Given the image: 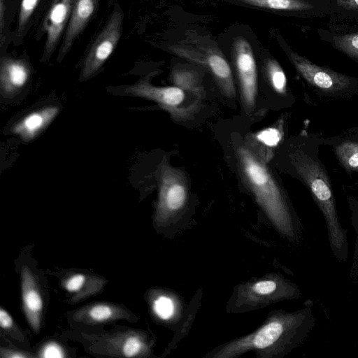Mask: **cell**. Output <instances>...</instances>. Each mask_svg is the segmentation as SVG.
I'll list each match as a JSON object with an SVG mask.
<instances>
[{"label":"cell","mask_w":358,"mask_h":358,"mask_svg":"<svg viewBox=\"0 0 358 358\" xmlns=\"http://www.w3.org/2000/svg\"><path fill=\"white\" fill-rule=\"evenodd\" d=\"M31 73L29 63L24 59L2 57L0 61V90L6 98L15 96L27 83Z\"/></svg>","instance_id":"obj_12"},{"label":"cell","mask_w":358,"mask_h":358,"mask_svg":"<svg viewBox=\"0 0 358 358\" xmlns=\"http://www.w3.org/2000/svg\"><path fill=\"white\" fill-rule=\"evenodd\" d=\"M171 80L175 86L201 99H203V92L199 76L193 71L185 68H176L171 72Z\"/></svg>","instance_id":"obj_17"},{"label":"cell","mask_w":358,"mask_h":358,"mask_svg":"<svg viewBox=\"0 0 358 358\" xmlns=\"http://www.w3.org/2000/svg\"><path fill=\"white\" fill-rule=\"evenodd\" d=\"M175 50L181 57L208 69L225 96H236L231 68L221 52L215 48H208L205 52L189 48H176Z\"/></svg>","instance_id":"obj_8"},{"label":"cell","mask_w":358,"mask_h":358,"mask_svg":"<svg viewBox=\"0 0 358 358\" xmlns=\"http://www.w3.org/2000/svg\"><path fill=\"white\" fill-rule=\"evenodd\" d=\"M233 55L243 108L247 113H250L256 106L257 72L252 49L245 38L234 40Z\"/></svg>","instance_id":"obj_7"},{"label":"cell","mask_w":358,"mask_h":358,"mask_svg":"<svg viewBox=\"0 0 358 358\" xmlns=\"http://www.w3.org/2000/svg\"><path fill=\"white\" fill-rule=\"evenodd\" d=\"M5 2L4 0H0V43L2 45L3 43V29L5 26Z\"/></svg>","instance_id":"obj_30"},{"label":"cell","mask_w":358,"mask_h":358,"mask_svg":"<svg viewBox=\"0 0 358 358\" xmlns=\"http://www.w3.org/2000/svg\"><path fill=\"white\" fill-rule=\"evenodd\" d=\"M236 153L244 183L277 229L283 235L294 238L295 227L289 208L264 161L246 143L238 145Z\"/></svg>","instance_id":"obj_1"},{"label":"cell","mask_w":358,"mask_h":358,"mask_svg":"<svg viewBox=\"0 0 358 358\" xmlns=\"http://www.w3.org/2000/svg\"><path fill=\"white\" fill-rule=\"evenodd\" d=\"M0 325L2 330L11 334L15 338L20 341L23 340V335L19 331L12 317L2 308L0 310Z\"/></svg>","instance_id":"obj_24"},{"label":"cell","mask_w":358,"mask_h":358,"mask_svg":"<svg viewBox=\"0 0 358 358\" xmlns=\"http://www.w3.org/2000/svg\"><path fill=\"white\" fill-rule=\"evenodd\" d=\"M247 5L273 10H300L310 8L302 0H238Z\"/></svg>","instance_id":"obj_19"},{"label":"cell","mask_w":358,"mask_h":358,"mask_svg":"<svg viewBox=\"0 0 358 358\" xmlns=\"http://www.w3.org/2000/svg\"><path fill=\"white\" fill-rule=\"evenodd\" d=\"M96 346L103 353L125 357H139L147 351V346L138 333L131 331L100 335Z\"/></svg>","instance_id":"obj_10"},{"label":"cell","mask_w":358,"mask_h":358,"mask_svg":"<svg viewBox=\"0 0 358 358\" xmlns=\"http://www.w3.org/2000/svg\"><path fill=\"white\" fill-rule=\"evenodd\" d=\"M338 4L346 7H358V0H338Z\"/></svg>","instance_id":"obj_31"},{"label":"cell","mask_w":358,"mask_h":358,"mask_svg":"<svg viewBox=\"0 0 358 358\" xmlns=\"http://www.w3.org/2000/svg\"><path fill=\"white\" fill-rule=\"evenodd\" d=\"M39 356L41 357H64L66 355L63 348L55 342L45 344L41 350Z\"/></svg>","instance_id":"obj_27"},{"label":"cell","mask_w":358,"mask_h":358,"mask_svg":"<svg viewBox=\"0 0 358 358\" xmlns=\"http://www.w3.org/2000/svg\"><path fill=\"white\" fill-rule=\"evenodd\" d=\"M39 1L22 0L17 27L18 34H21L23 32Z\"/></svg>","instance_id":"obj_21"},{"label":"cell","mask_w":358,"mask_h":358,"mask_svg":"<svg viewBox=\"0 0 358 358\" xmlns=\"http://www.w3.org/2000/svg\"><path fill=\"white\" fill-rule=\"evenodd\" d=\"M290 59L298 72L311 85L327 92L341 91L350 85V78L318 66L304 57L291 53Z\"/></svg>","instance_id":"obj_9"},{"label":"cell","mask_w":358,"mask_h":358,"mask_svg":"<svg viewBox=\"0 0 358 358\" xmlns=\"http://www.w3.org/2000/svg\"><path fill=\"white\" fill-rule=\"evenodd\" d=\"M98 0H74L70 20L59 49L57 61L61 62L70 51L75 40L86 27L96 8Z\"/></svg>","instance_id":"obj_13"},{"label":"cell","mask_w":358,"mask_h":358,"mask_svg":"<svg viewBox=\"0 0 358 358\" xmlns=\"http://www.w3.org/2000/svg\"><path fill=\"white\" fill-rule=\"evenodd\" d=\"M129 312L124 307L111 303H94L76 310L73 320L87 324H96L120 319H128Z\"/></svg>","instance_id":"obj_16"},{"label":"cell","mask_w":358,"mask_h":358,"mask_svg":"<svg viewBox=\"0 0 358 358\" xmlns=\"http://www.w3.org/2000/svg\"><path fill=\"white\" fill-rule=\"evenodd\" d=\"M336 41L343 50L358 58V34L343 36Z\"/></svg>","instance_id":"obj_25"},{"label":"cell","mask_w":358,"mask_h":358,"mask_svg":"<svg viewBox=\"0 0 358 358\" xmlns=\"http://www.w3.org/2000/svg\"><path fill=\"white\" fill-rule=\"evenodd\" d=\"M277 287L278 284L273 280H262L253 285L252 290L258 294L266 295L274 292Z\"/></svg>","instance_id":"obj_28"},{"label":"cell","mask_w":358,"mask_h":358,"mask_svg":"<svg viewBox=\"0 0 358 358\" xmlns=\"http://www.w3.org/2000/svg\"><path fill=\"white\" fill-rule=\"evenodd\" d=\"M335 152L339 162L347 171L358 172V143L343 141L336 147Z\"/></svg>","instance_id":"obj_18"},{"label":"cell","mask_w":358,"mask_h":358,"mask_svg":"<svg viewBox=\"0 0 358 358\" xmlns=\"http://www.w3.org/2000/svg\"><path fill=\"white\" fill-rule=\"evenodd\" d=\"M74 0H55L46 15L43 29L47 32L42 62L48 60L54 52L61 34L71 12Z\"/></svg>","instance_id":"obj_11"},{"label":"cell","mask_w":358,"mask_h":358,"mask_svg":"<svg viewBox=\"0 0 358 358\" xmlns=\"http://www.w3.org/2000/svg\"><path fill=\"white\" fill-rule=\"evenodd\" d=\"M124 13L118 6L96 38L83 61L79 80L85 81L101 68L116 48L121 34Z\"/></svg>","instance_id":"obj_4"},{"label":"cell","mask_w":358,"mask_h":358,"mask_svg":"<svg viewBox=\"0 0 358 358\" xmlns=\"http://www.w3.org/2000/svg\"><path fill=\"white\" fill-rule=\"evenodd\" d=\"M296 172L302 178L325 220L330 248L339 262L348 256L347 230L338 219L334 197L329 178L322 166L301 150L290 155Z\"/></svg>","instance_id":"obj_3"},{"label":"cell","mask_w":358,"mask_h":358,"mask_svg":"<svg viewBox=\"0 0 358 358\" xmlns=\"http://www.w3.org/2000/svg\"><path fill=\"white\" fill-rule=\"evenodd\" d=\"M186 93L189 94L175 85L171 87L155 86L150 82V76L141 79L134 85L126 86L122 90V94L124 95L155 101L161 108L169 112L173 118L178 120L186 119L192 114L184 105L185 103L187 104ZM192 109L195 112L193 108Z\"/></svg>","instance_id":"obj_6"},{"label":"cell","mask_w":358,"mask_h":358,"mask_svg":"<svg viewBox=\"0 0 358 358\" xmlns=\"http://www.w3.org/2000/svg\"><path fill=\"white\" fill-rule=\"evenodd\" d=\"M255 138L259 143L271 148L276 146L282 138V134L279 129L274 127L268 128L255 134Z\"/></svg>","instance_id":"obj_23"},{"label":"cell","mask_w":358,"mask_h":358,"mask_svg":"<svg viewBox=\"0 0 358 358\" xmlns=\"http://www.w3.org/2000/svg\"><path fill=\"white\" fill-rule=\"evenodd\" d=\"M315 324L312 303L294 313H280L258 331L232 342L217 357H231L250 349L278 345L282 352L296 348L308 336Z\"/></svg>","instance_id":"obj_2"},{"label":"cell","mask_w":358,"mask_h":358,"mask_svg":"<svg viewBox=\"0 0 358 358\" xmlns=\"http://www.w3.org/2000/svg\"><path fill=\"white\" fill-rule=\"evenodd\" d=\"M90 277L82 273H76L65 280L64 286L69 292H78L86 285Z\"/></svg>","instance_id":"obj_26"},{"label":"cell","mask_w":358,"mask_h":358,"mask_svg":"<svg viewBox=\"0 0 358 358\" xmlns=\"http://www.w3.org/2000/svg\"><path fill=\"white\" fill-rule=\"evenodd\" d=\"M159 198L156 220L165 221L185 206L187 199V182L183 172L162 162L158 169Z\"/></svg>","instance_id":"obj_5"},{"label":"cell","mask_w":358,"mask_h":358,"mask_svg":"<svg viewBox=\"0 0 358 358\" xmlns=\"http://www.w3.org/2000/svg\"><path fill=\"white\" fill-rule=\"evenodd\" d=\"M1 357H32V355H29L26 352L18 351L15 350H8V349H1Z\"/></svg>","instance_id":"obj_29"},{"label":"cell","mask_w":358,"mask_h":358,"mask_svg":"<svg viewBox=\"0 0 358 358\" xmlns=\"http://www.w3.org/2000/svg\"><path fill=\"white\" fill-rule=\"evenodd\" d=\"M59 111V108L56 106H48L33 111L16 122L11 131L24 142H29L45 130Z\"/></svg>","instance_id":"obj_15"},{"label":"cell","mask_w":358,"mask_h":358,"mask_svg":"<svg viewBox=\"0 0 358 358\" xmlns=\"http://www.w3.org/2000/svg\"><path fill=\"white\" fill-rule=\"evenodd\" d=\"M153 310L158 317L164 320H168L173 314V303L170 298L160 296L155 300Z\"/></svg>","instance_id":"obj_22"},{"label":"cell","mask_w":358,"mask_h":358,"mask_svg":"<svg viewBox=\"0 0 358 358\" xmlns=\"http://www.w3.org/2000/svg\"><path fill=\"white\" fill-rule=\"evenodd\" d=\"M21 289L24 311L31 327L37 333L40 330L43 301L33 273L26 266L21 268Z\"/></svg>","instance_id":"obj_14"},{"label":"cell","mask_w":358,"mask_h":358,"mask_svg":"<svg viewBox=\"0 0 358 358\" xmlns=\"http://www.w3.org/2000/svg\"><path fill=\"white\" fill-rule=\"evenodd\" d=\"M266 72L273 89L280 94H285L287 92V79L278 62L273 59H267Z\"/></svg>","instance_id":"obj_20"}]
</instances>
